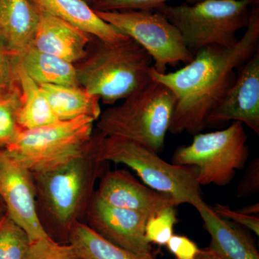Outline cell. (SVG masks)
Returning a JSON list of instances; mask_svg holds the SVG:
<instances>
[{
  "mask_svg": "<svg viewBox=\"0 0 259 259\" xmlns=\"http://www.w3.org/2000/svg\"><path fill=\"white\" fill-rule=\"evenodd\" d=\"M67 235L70 244L83 259H156L145 258L120 248L80 221L72 225Z\"/></svg>",
  "mask_w": 259,
  "mask_h": 259,
  "instance_id": "44dd1931",
  "label": "cell"
},
{
  "mask_svg": "<svg viewBox=\"0 0 259 259\" xmlns=\"http://www.w3.org/2000/svg\"><path fill=\"white\" fill-rule=\"evenodd\" d=\"M169 0H100L94 5L95 11H123L133 10H154ZM198 2L200 0H188Z\"/></svg>",
  "mask_w": 259,
  "mask_h": 259,
  "instance_id": "484cf974",
  "label": "cell"
},
{
  "mask_svg": "<svg viewBox=\"0 0 259 259\" xmlns=\"http://www.w3.org/2000/svg\"><path fill=\"white\" fill-rule=\"evenodd\" d=\"M259 192V160L255 158L247 168L244 176L237 187L238 198L249 197Z\"/></svg>",
  "mask_w": 259,
  "mask_h": 259,
  "instance_id": "f546056e",
  "label": "cell"
},
{
  "mask_svg": "<svg viewBox=\"0 0 259 259\" xmlns=\"http://www.w3.org/2000/svg\"><path fill=\"white\" fill-rule=\"evenodd\" d=\"M196 259H221L217 256L214 253H213L208 248L200 249V251L197 255Z\"/></svg>",
  "mask_w": 259,
  "mask_h": 259,
  "instance_id": "1f68e13d",
  "label": "cell"
},
{
  "mask_svg": "<svg viewBox=\"0 0 259 259\" xmlns=\"http://www.w3.org/2000/svg\"><path fill=\"white\" fill-rule=\"evenodd\" d=\"M40 11L31 0H0V42L13 56L33 47Z\"/></svg>",
  "mask_w": 259,
  "mask_h": 259,
  "instance_id": "2e32d148",
  "label": "cell"
},
{
  "mask_svg": "<svg viewBox=\"0 0 259 259\" xmlns=\"http://www.w3.org/2000/svg\"><path fill=\"white\" fill-rule=\"evenodd\" d=\"M42 95L59 120L88 117L95 122L102 113L100 100L81 87L40 85Z\"/></svg>",
  "mask_w": 259,
  "mask_h": 259,
  "instance_id": "ac0fdd59",
  "label": "cell"
},
{
  "mask_svg": "<svg viewBox=\"0 0 259 259\" xmlns=\"http://www.w3.org/2000/svg\"><path fill=\"white\" fill-rule=\"evenodd\" d=\"M95 194L110 205L135 211L148 218L181 204L172 196L140 183L125 169L105 172Z\"/></svg>",
  "mask_w": 259,
  "mask_h": 259,
  "instance_id": "4fadbf2b",
  "label": "cell"
},
{
  "mask_svg": "<svg viewBox=\"0 0 259 259\" xmlns=\"http://www.w3.org/2000/svg\"><path fill=\"white\" fill-rule=\"evenodd\" d=\"M22 106V93L18 83L0 93V148L14 142L22 130L18 118Z\"/></svg>",
  "mask_w": 259,
  "mask_h": 259,
  "instance_id": "7402d4cb",
  "label": "cell"
},
{
  "mask_svg": "<svg viewBox=\"0 0 259 259\" xmlns=\"http://www.w3.org/2000/svg\"><path fill=\"white\" fill-rule=\"evenodd\" d=\"M176 207H167L148 218L145 228V236L148 243L166 245L174 235V227L177 222Z\"/></svg>",
  "mask_w": 259,
  "mask_h": 259,
  "instance_id": "cb8c5ba5",
  "label": "cell"
},
{
  "mask_svg": "<svg viewBox=\"0 0 259 259\" xmlns=\"http://www.w3.org/2000/svg\"><path fill=\"white\" fill-rule=\"evenodd\" d=\"M75 66L80 86L105 105L124 100L152 81V58L130 37L115 42L94 37Z\"/></svg>",
  "mask_w": 259,
  "mask_h": 259,
  "instance_id": "7a4b0ae2",
  "label": "cell"
},
{
  "mask_svg": "<svg viewBox=\"0 0 259 259\" xmlns=\"http://www.w3.org/2000/svg\"><path fill=\"white\" fill-rule=\"evenodd\" d=\"M175 103L171 90L152 80L120 105L102 112L97 130L104 136L131 140L154 152H161Z\"/></svg>",
  "mask_w": 259,
  "mask_h": 259,
  "instance_id": "3957f363",
  "label": "cell"
},
{
  "mask_svg": "<svg viewBox=\"0 0 259 259\" xmlns=\"http://www.w3.org/2000/svg\"><path fill=\"white\" fill-rule=\"evenodd\" d=\"M93 152L103 163L113 162L129 167L147 187L172 196L181 204L194 207L203 199L195 167L168 163L143 145L122 138L104 136L97 129Z\"/></svg>",
  "mask_w": 259,
  "mask_h": 259,
  "instance_id": "277c9868",
  "label": "cell"
},
{
  "mask_svg": "<svg viewBox=\"0 0 259 259\" xmlns=\"http://www.w3.org/2000/svg\"><path fill=\"white\" fill-rule=\"evenodd\" d=\"M94 37L61 19L40 12L33 47L75 65L85 57Z\"/></svg>",
  "mask_w": 259,
  "mask_h": 259,
  "instance_id": "5bb4252c",
  "label": "cell"
},
{
  "mask_svg": "<svg viewBox=\"0 0 259 259\" xmlns=\"http://www.w3.org/2000/svg\"><path fill=\"white\" fill-rule=\"evenodd\" d=\"M30 243L28 234L5 213L0 218V259H25Z\"/></svg>",
  "mask_w": 259,
  "mask_h": 259,
  "instance_id": "603a6c76",
  "label": "cell"
},
{
  "mask_svg": "<svg viewBox=\"0 0 259 259\" xmlns=\"http://www.w3.org/2000/svg\"><path fill=\"white\" fill-rule=\"evenodd\" d=\"M15 56L20 67L39 86H80L76 66L71 63L46 54L33 47Z\"/></svg>",
  "mask_w": 259,
  "mask_h": 259,
  "instance_id": "d6986e66",
  "label": "cell"
},
{
  "mask_svg": "<svg viewBox=\"0 0 259 259\" xmlns=\"http://www.w3.org/2000/svg\"><path fill=\"white\" fill-rule=\"evenodd\" d=\"M259 0H200L193 5L163 4L161 13L180 30L193 55L209 46L234 47L237 32L246 28L250 10Z\"/></svg>",
  "mask_w": 259,
  "mask_h": 259,
  "instance_id": "5b68a950",
  "label": "cell"
},
{
  "mask_svg": "<svg viewBox=\"0 0 259 259\" xmlns=\"http://www.w3.org/2000/svg\"><path fill=\"white\" fill-rule=\"evenodd\" d=\"M236 210L248 215L258 216L259 204L257 202V203L249 204Z\"/></svg>",
  "mask_w": 259,
  "mask_h": 259,
  "instance_id": "4dcf8cb0",
  "label": "cell"
},
{
  "mask_svg": "<svg viewBox=\"0 0 259 259\" xmlns=\"http://www.w3.org/2000/svg\"><path fill=\"white\" fill-rule=\"evenodd\" d=\"M231 120L259 134V51L238 68L234 82L209 114L207 125Z\"/></svg>",
  "mask_w": 259,
  "mask_h": 259,
  "instance_id": "7c38bea8",
  "label": "cell"
},
{
  "mask_svg": "<svg viewBox=\"0 0 259 259\" xmlns=\"http://www.w3.org/2000/svg\"><path fill=\"white\" fill-rule=\"evenodd\" d=\"M85 215L87 225L107 241L145 258L154 257L145 236V214L110 205L94 194Z\"/></svg>",
  "mask_w": 259,
  "mask_h": 259,
  "instance_id": "8fae6325",
  "label": "cell"
},
{
  "mask_svg": "<svg viewBox=\"0 0 259 259\" xmlns=\"http://www.w3.org/2000/svg\"><path fill=\"white\" fill-rule=\"evenodd\" d=\"M0 198L7 212L28 234L30 241L50 237L37 210L31 172L5 148H0Z\"/></svg>",
  "mask_w": 259,
  "mask_h": 259,
  "instance_id": "30bf717a",
  "label": "cell"
},
{
  "mask_svg": "<svg viewBox=\"0 0 259 259\" xmlns=\"http://www.w3.org/2000/svg\"><path fill=\"white\" fill-rule=\"evenodd\" d=\"M17 81L22 93V106L18 122L22 131L37 128L54 122L58 119L54 115L40 86L30 79L15 59Z\"/></svg>",
  "mask_w": 259,
  "mask_h": 259,
  "instance_id": "ffe728a7",
  "label": "cell"
},
{
  "mask_svg": "<svg viewBox=\"0 0 259 259\" xmlns=\"http://www.w3.org/2000/svg\"><path fill=\"white\" fill-rule=\"evenodd\" d=\"M212 209L220 217L226 218L232 222L245 227L246 229L253 232L257 236H259L258 216L243 214L238 211L233 210L228 205H223V204L218 203L214 204Z\"/></svg>",
  "mask_w": 259,
  "mask_h": 259,
  "instance_id": "83f0119b",
  "label": "cell"
},
{
  "mask_svg": "<svg viewBox=\"0 0 259 259\" xmlns=\"http://www.w3.org/2000/svg\"><path fill=\"white\" fill-rule=\"evenodd\" d=\"M83 1L86 2L87 3H88L93 8L94 5L96 4L97 2L100 1V0H83Z\"/></svg>",
  "mask_w": 259,
  "mask_h": 259,
  "instance_id": "836d02e7",
  "label": "cell"
},
{
  "mask_svg": "<svg viewBox=\"0 0 259 259\" xmlns=\"http://www.w3.org/2000/svg\"><path fill=\"white\" fill-rule=\"evenodd\" d=\"M248 136L243 124L233 122L221 131L194 135L188 146H180L172 163L195 167L199 185H228L236 171L244 168L249 155Z\"/></svg>",
  "mask_w": 259,
  "mask_h": 259,
  "instance_id": "ba28073f",
  "label": "cell"
},
{
  "mask_svg": "<svg viewBox=\"0 0 259 259\" xmlns=\"http://www.w3.org/2000/svg\"><path fill=\"white\" fill-rule=\"evenodd\" d=\"M17 83L15 56L0 42V93L10 90Z\"/></svg>",
  "mask_w": 259,
  "mask_h": 259,
  "instance_id": "4316f807",
  "label": "cell"
},
{
  "mask_svg": "<svg viewBox=\"0 0 259 259\" xmlns=\"http://www.w3.org/2000/svg\"><path fill=\"white\" fill-rule=\"evenodd\" d=\"M95 122L81 116L22 131L5 149L32 174L49 171L90 153Z\"/></svg>",
  "mask_w": 259,
  "mask_h": 259,
  "instance_id": "52a82bcc",
  "label": "cell"
},
{
  "mask_svg": "<svg viewBox=\"0 0 259 259\" xmlns=\"http://www.w3.org/2000/svg\"><path fill=\"white\" fill-rule=\"evenodd\" d=\"M95 12L144 48L158 73H166L167 66L187 64L193 59L180 30L157 10Z\"/></svg>",
  "mask_w": 259,
  "mask_h": 259,
  "instance_id": "9c48e42d",
  "label": "cell"
},
{
  "mask_svg": "<svg viewBox=\"0 0 259 259\" xmlns=\"http://www.w3.org/2000/svg\"><path fill=\"white\" fill-rule=\"evenodd\" d=\"M93 145L88 155L49 171L32 174L36 197L48 217L67 233L86 213L101 172L103 162L94 154Z\"/></svg>",
  "mask_w": 259,
  "mask_h": 259,
  "instance_id": "8992f818",
  "label": "cell"
},
{
  "mask_svg": "<svg viewBox=\"0 0 259 259\" xmlns=\"http://www.w3.org/2000/svg\"><path fill=\"white\" fill-rule=\"evenodd\" d=\"M166 245L176 259H196L200 251L194 241L181 235H173Z\"/></svg>",
  "mask_w": 259,
  "mask_h": 259,
  "instance_id": "f1b7e54d",
  "label": "cell"
},
{
  "mask_svg": "<svg viewBox=\"0 0 259 259\" xmlns=\"http://www.w3.org/2000/svg\"><path fill=\"white\" fill-rule=\"evenodd\" d=\"M25 259H83L71 244H61L51 237L30 241Z\"/></svg>",
  "mask_w": 259,
  "mask_h": 259,
  "instance_id": "d4e9b609",
  "label": "cell"
},
{
  "mask_svg": "<svg viewBox=\"0 0 259 259\" xmlns=\"http://www.w3.org/2000/svg\"><path fill=\"white\" fill-rule=\"evenodd\" d=\"M210 236L209 248L221 259H259L258 250L249 232L240 225L220 217L203 199L194 204Z\"/></svg>",
  "mask_w": 259,
  "mask_h": 259,
  "instance_id": "9a60e30c",
  "label": "cell"
},
{
  "mask_svg": "<svg viewBox=\"0 0 259 259\" xmlns=\"http://www.w3.org/2000/svg\"><path fill=\"white\" fill-rule=\"evenodd\" d=\"M259 51L258 4L250 10L245 33L233 47L209 46L196 53L193 59L169 73L151 69L153 81L165 85L176 98L168 132L195 135L207 127V117L221 103L235 79V69Z\"/></svg>",
  "mask_w": 259,
  "mask_h": 259,
  "instance_id": "6da1fadb",
  "label": "cell"
},
{
  "mask_svg": "<svg viewBox=\"0 0 259 259\" xmlns=\"http://www.w3.org/2000/svg\"><path fill=\"white\" fill-rule=\"evenodd\" d=\"M37 10L67 22L104 41L115 42L128 36L97 15L83 0H31Z\"/></svg>",
  "mask_w": 259,
  "mask_h": 259,
  "instance_id": "e0dca14e",
  "label": "cell"
},
{
  "mask_svg": "<svg viewBox=\"0 0 259 259\" xmlns=\"http://www.w3.org/2000/svg\"><path fill=\"white\" fill-rule=\"evenodd\" d=\"M7 212L6 207H5L4 202H3L2 199L0 198V218L3 217V215Z\"/></svg>",
  "mask_w": 259,
  "mask_h": 259,
  "instance_id": "d6a6232c",
  "label": "cell"
}]
</instances>
